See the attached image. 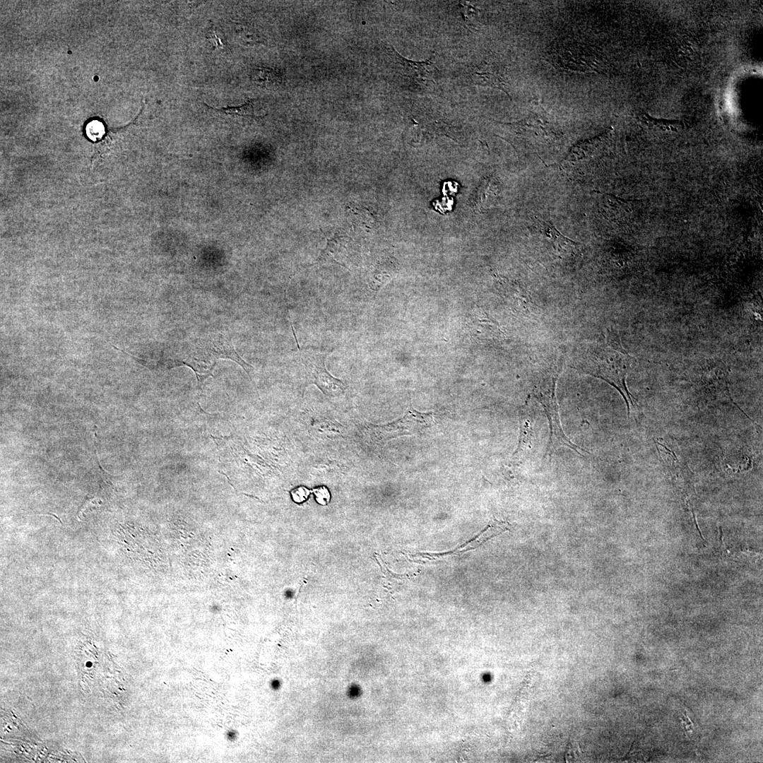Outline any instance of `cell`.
<instances>
[{"instance_id":"cell-7","label":"cell","mask_w":763,"mask_h":763,"mask_svg":"<svg viewBox=\"0 0 763 763\" xmlns=\"http://www.w3.org/2000/svg\"><path fill=\"white\" fill-rule=\"evenodd\" d=\"M661 460L669 479L680 491L686 492L693 486L692 472L668 446L659 439L654 440Z\"/></svg>"},{"instance_id":"cell-17","label":"cell","mask_w":763,"mask_h":763,"mask_svg":"<svg viewBox=\"0 0 763 763\" xmlns=\"http://www.w3.org/2000/svg\"><path fill=\"white\" fill-rule=\"evenodd\" d=\"M250 78L258 86L276 89L282 85L283 76L276 69L256 67L251 71Z\"/></svg>"},{"instance_id":"cell-15","label":"cell","mask_w":763,"mask_h":763,"mask_svg":"<svg viewBox=\"0 0 763 763\" xmlns=\"http://www.w3.org/2000/svg\"><path fill=\"white\" fill-rule=\"evenodd\" d=\"M600 208L605 218L616 222H623L629 218L633 211L630 201L608 194L603 195Z\"/></svg>"},{"instance_id":"cell-5","label":"cell","mask_w":763,"mask_h":763,"mask_svg":"<svg viewBox=\"0 0 763 763\" xmlns=\"http://www.w3.org/2000/svg\"><path fill=\"white\" fill-rule=\"evenodd\" d=\"M384 48L392 64L403 76L420 84H425L430 81H435L439 70L432 58L422 61H415L403 57L390 45H387Z\"/></svg>"},{"instance_id":"cell-19","label":"cell","mask_w":763,"mask_h":763,"mask_svg":"<svg viewBox=\"0 0 763 763\" xmlns=\"http://www.w3.org/2000/svg\"><path fill=\"white\" fill-rule=\"evenodd\" d=\"M396 273V267L391 263L383 261L377 264L371 273L370 286L378 292Z\"/></svg>"},{"instance_id":"cell-6","label":"cell","mask_w":763,"mask_h":763,"mask_svg":"<svg viewBox=\"0 0 763 763\" xmlns=\"http://www.w3.org/2000/svg\"><path fill=\"white\" fill-rule=\"evenodd\" d=\"M434 424L432 413H420L413 409L396 422L377 427V432L382 439H386L402 435L418 434Z\"/></svg>"},{"instance_id":"cell-22","label":"cell","mask_w":763,"mask_h":763,"mask_svg":"<svg viewBox=\"0 0 763 763\" xmlns=\"http://www.w3.org/2000/svg\"><path fill=\"white\" fill-rule=\"evenodd\" d=\"M315 497L317 502L322 506L327 505L331 498V495L328 487L325 486H320L316 487L312 490Z\"/></svg>"},{"instance_id":"cell-13","label":"cell","mask_w":763,"mask_h":763,"mask_svg":"<svg viewBox=\"0 0 763 763\" xmlns=\"http://www.w3.org/2000/svg\"><path fill=\"white\" fill-rule=\"evenodd\" d=\"M601 142V136L586 139L576 143L570 149L567 156L562 162L565 170H577L584 168L593 158L596 150Z\"/></svg>"},{"instance_id":"cell-16","label":"cell","mask_w":763,"mask_h":763,"mask_svg":"<svg viewBox=\"0 0 763 763\" xmlns=\"http://www.w3.org/2000/svg\"><path fill=\"white\" fill-rule=\"evenodd\" d=\"M519 423V444L514 455L530 449L533 441L535 417L528 406H524L520 412Z\"/></svg>"},{"instance_id":"cell-23","label":"cell","mask_w":763,"mask_h":763,"mask_svg":"<svg viewBox=\"0 0 763 763\" xmlns=\"http://www.w3.org/2000/svg\"><path fill=\"white\" fill-rule=\"evenodd\" d=\"M88 136L92 139L100 138L104 133L103 125L97 122L94 121L88 124L86 129Z\"/></svg>"},{"instance_id":"cell-9","label":"cell","mask_w":763,"mask_h":763,"mask_svg":"<svg viewBox=\"0 0 763 763\" xmlns=\"http://www.w3.org/2000/svg\"><path fill=\"white\" fill-rule=\"evenodd\" d=\"M471 76L475 84L498 88L509 95L507 73L502 65L484 61L473 68Z\"/></svg>"},{"instance_id":"cell-14","label":"cell","mask_w":763,"mask_h":763,"mask_svg":"<svg viewBox=\"0 0 763 763\" xmlns=\"http://www.w3.org/2000/svg\"><path fill=\"white\" fill-rule=\"evenodd\" d=\"M181 365L190 367L194 372L198 389L201 390L204 381L208 377H213V372L216 365V359L208 352L206 351V353L201 350V353L195 352L179 360L177 366Z\"/></svg>"},{"instance_id":"cell-8","label":"cell","mask_w":763,"mask_h":763,"mask_svg":"<svg viewBox=\"0 0 763 763\" xmlns=\"http://www.w3.org/2000/svg\"><path fill=\"white\" fill-rule=\"evenodd\" d=\"M531 231L546 241L561 258L572 256L579 251V244L564 237L551 222L536 218Z\"/></svg>"},{"instance_id":"cell-3","label":"cell","mask_w":763,"mask_h":763,"mask_svg":"<svg viewBox=\"0 0 763 763\" xmlns=\"http://www.w3.org/2000/svg\"><path fill=\"white\" fill-rule=\"evenodd\" d=\"M551 57L556 66L567 70L596 71L599 69L600 63L596 51L591 46L579 42L556 45L551 51Z\"/></svg>"},{"instance_id":"cell-1","label":"cell","mask_w":763,"mask_h":763,"mask_svg":"<svg viewBox=\"0 0 763 763\" xmlns=\"http://www.w3.org/2000/svg\"><path fill=\"white\" fill-rule=\"evenodd\" d=\"M634 362L635 358L622 346L617 333L610 331L603 341L591 344L576 357L572 367L603 379L615 388L624 398L629 416L635 401L628 390L626 379Z\"/></svg>"},{"instance_id":"cell-11","label":"cell","mask_w":763,"mask_h":763,"mask_svg":"<svg viewBox=\"0 0 763 763\" xmlns=\"http://www.w3.org/2000/svg\"><path fill=\"white\" fill-rule=\"evenodd\" d=\"M350 239L346 235L336 233L327 239L325 248L310 267L326 263L336 264L346 267L345 260L350 252Z\"/></svg>"},{"instance_id":"cell-12","label":"cell","mask_w":763,"mask_h":763,"mask_svg":"<svg viewBox=\"0 0 763 763\" xmlns=\"http://www.w3.org/2000/svg\"><path fill=\"white\" fill-rule=\"evenodd\" d=\"M205 348L216 360L220 358L230 359L237 362L244 369L252 379L251 374L254 370L253 366L245 362L237 354L230 338L221 333L214 336L207 341Z\"/></svg>"},{"instance_id":"cell-21","label":"cell","mask_w":763,"mask_h":763,"mask_svg":"<svg viewBox=\"0 0 763 763\" xmlns=\"http://www.w3.org/2000/svg\"><path fill=\"white\" fill-rule=\"evenodd\" d=\"M312 492V490L304 486H298L291 490L290 495L294 502L302 504L308 499Z\"/></svg>"},{"instance_id":"cell-18","label":"cell","mask_w":763,"mask_h":763,"mask_svg":"<svg viewBox=\"0 0 763 763\" xmlns=\"http://www.w3.org/2000/svg\"><path fill=\"white\" fill-rule=\"evenodd\" d=\"M499 184L494 177L487 178L480 185L476 194V204L480 209L486 208L493 203L499 195Z\"/></svg>"},{"instance_id":"cell-2","label":"cell","mask_w":763,"mask_h":763,"mask_svg":"<svg viewBox=\"0 0 763 763\" xmlns=\"http://www.w3.org/2000/svg\"><path fill=\"white\" fill-rule=\"evenodd\" d=\"M560 369L544 377L533 389V396L540 402L548 420L550 435L545 456H550L561 447H567L584 456L587 451L574 444L566 436L561 425L555 386Z\"/></svg>"},{"instance_id":"cell-20","label":"cell","mask_w":763,"mask_h":763,"mask_svg":"<svg viewBox=\"0 0 763 763\" xmlns=\"http://www.w3.org/2000/svg\"><path fill=\"white\" fill-rule=\"evenodd\" d=\"M213 110L232 116L237 115L245 118L254 117L253 105L250 100L238 107H227L220 110Z\"/></svg>"},{"instance_id":"cell-4","label":"cell","mask_w":763,"mask_h":763,"mask_svg":"<svg viewBox=\"0 0 763 763\" xmlns=\"http://www.w3.org/2000/svg\"><path fill=\"white\" fill-rule=\"evenodd\" d=\"M299 355L307 372L311 374L313 383L324 394L331 397H336L344 394L345 390V384L341 380L333 377L325 367L324 362L328 353H319L312 349H303L300 350Z\"/></svg>"},{"instance_id":"cell-10","label":"cell","mask_w":763,"mask_h":763,"mask_svg":"<svg viewBox=\"0 0 763 763\" xmlns=\"http://www.w3.org/2000/svg\"><path fill=\"white\" fill-rule=\"evenodd\" d=\"M504 124L522 137L543 141H548L555 137L550 123L538 114H533L516 122Z\"/></svg>"}]
</instances>
